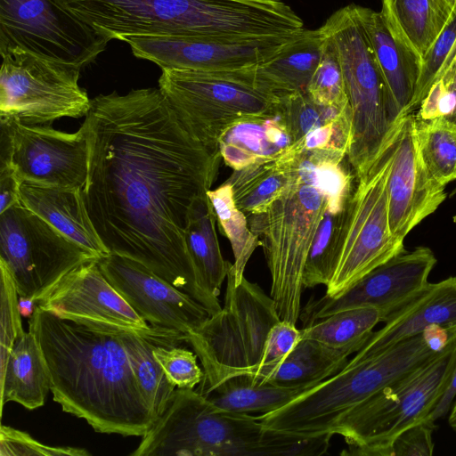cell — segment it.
Segmentation results:
<instances>
[{"mask_svg":"<svg viewBox=\"0 0 456 456\" xmlns=\"http://www.w3.org/2000/svg\"><path fill=\"white\" fill-rule=\"evenodd\" d=\"M334 435L305 436L265 427L256 416L216 407L194 389L177 388L131 456H317Z\"/></svg>","mask_w":456,"mask_h":456,"instance_id":"3","label":"cell"},{"mask_svg":"<svg viewBox=\"0 0 456 456\" xmlns=\"http://www.w3.org/2000/svg\"><path fill=\"white\" fill-rule=\"evenodd\" d=\"M99 259L20 201L0 213V260L20 297L37 305L62 277Z\"/></svg>","mask_w":456,"mask_h":456,"instance_id":"13","label":"cell"},{"mask_svg":"<svg viewBox=\"0 0 456 456\" xmlns=\"http://www.w3.org/2000/svg\"><path fill=\"white\" fill-rule=\"evenodd\" d=\"M436 261L429 248L405 250L370 271L342 295L309 300L299 318L305 327L340 311L369 307L379 311L383 322L428 286Z\"/></svg>","mask_w":456,"mask_h":456,"instance_id":"17","label":"cell"},{"mask_svg":"<svg viewBox=\"0 0 456 456\" xmlns=\"http://www.w3.org/2000/svg\"><path fill=\"white\" fill-rule=\"evenodd\" d=\"M51 391L47 366L34 332L20 336L0 371L1 414L6 403L15 402L28 410L45 404Z\"/></svg>","mask_w":456,"mask_h":456,"instance_id":"27","label":"cell"},{"mask_svg":"<svg viewBox=\"0 0 456 456\" xmlns=\"http://www.w3.org/2000/svg\"><path fill=\"white\" fill-rule=\"evenodd\" d=\"M20 183L11 167H0V213L20 201Z\"/></svg>","mask_w":456,"mask_h":456,"instance_id":"45","label":"cell"},{"mask_svg":"<svg viewBox=\"0 0 456 456\" xmlns=\"http://www.w3.org/2000/svg\"><path fill=\"white\" fill-rule=\"evenodd\" d=\"M302 151L300 144L294 142L276 158L233 170L224 183L232 187L235 204L247 217L265 213L283 194L294 178Z\"/></svg>","mask_w":456,"mask_h":456,"instance_id":"25","label":"cell"},{"mask_svg":"<svg viewBox=\"0 0 456 456\" xmlns=\"http://www.w3.org/2000/svg\"><path fill=\"white\" fill-rule=\"evenodd\" d=\"M456 0H381L393 37L421 61L451 19Z\"/></svg>","mask_w":456,"mask_h":456,"instance_id":"26","label":"cell"},{"mask_svg":"<svg viewBox=\"0 0 456 456\" xmlns=\"http://www.w3.org/2000/svg\"><path fill=\"white\" fill-rule=\"evenodd\" d=\"M82 126L88 173L81 194L110 254L144 265L210 315L220 311L184 240L190 209L215 182L220 153L187 131L159 88L100 94Z\"/></svg>","mask_w":456,"mask_h":456,"instance_id":"1","label":"cell"},{"mask_svg":"<svg viewBox=\"0 0 456 456\" xmlns=\"http://www.w3.org/2000/svg\"><path fill=\"white\" fill-rule=\"evenodd\" d=\"M448 424L456 432V401L452 403L448 417Z\"/></svg>","mask_w":456,"mask_h":456,"instance_id":"47","label":"cell"},{"mask_svg":"<svg viewBox=\"0 0 456 456\" xmlns=\"http://www.w3.org/2000/svg\"><path fill=\"white\" fill-rule=\"evenodd\" d=\"M433 327L382 351L362 347L331 377L275 411L256 416L266 428L315 436L333 430L352 409L417 370L441 350Z\"/></svg>","mask_w":456,"mask_h":456,"instance_id":"4","label":"cell"},{"mask_svg":"<svg viewBox=\"0 0 456 456\" xmlns=\"http://www.w3.org/2000/svg\"><path fill=\"white\" fill-rule=\"evenodd\" d=\"M350 200H338L329 197V204L305 265L302 277L304 289L329 284L335 271L338 249Z\"/></svg>","mask_w":456,"mask_h":456,"instance_id":"34","label":"cell"},{"mask_svg":"<svg viewBox=\"0 0 456 456\" xmlns=\"http://www.w3.org/2000/svg\"><path fill=\"white\" fill-rule=\"evenodd\" d=\"M456 370V338L422 366L348 411L333 430L344 455L392 456L394 439L433 411Z\"/></svg>","mask_w":456,"mask_h":456,"instance_id":"9","label":"cell"},{"mask_svg":"<svg viewBox=\"0 0 456 456\" xmlns=\"http://www.w3.org/2000/svg\"><path fill=\"white\" fill-rule=\"evenodd\" d=\"M109 38L126 37H255L262 25L258 0H62Z\"/></svg>","mask_w":456,"mask_h":456,"instance_id":"5","label":"cell"},{"mask_svg":"<svg viewBox=\"0 0 456 456\" xmlns=\"http://www.w3.org/2000/svg\"><path fill=\"white\" fill-rule=\"evenodd\" d=\"M435 428V423L422 421L405 429L392 442V456H431Z\"/></svg>","mask_w":456,"mask_h":456,"instance_id":"44","label":"cell"},{"mask_svg":"<svg viewBox=\"0 0 456 456\" xmlns=\"http://www.w3.org/2000/svg\"><path fill=\"white\" fill-rule=\"evenodd\" d=\"M349 110L350 105L336 107L319 104L305 91L292 93L282 102V111L294 142Z\"/></svg>","mask_w":456,"mask_h":456,"instance_id":"37","label":"cell"},{"mask_svg":"<svg viewBox=\"0 0 456 456\" xmlns=\"http://www.w3.org/2000/svg\"><path fill=\"white\" fill-rule=\"evenodd\" d=\"M0 54V116L39 125L87 114L91 100L78 85L82 67L20 48Z\"/></svg>","mask_w":456,"mask_h":456,"instance_id":"12","label":"cell"},{"mask_svg":"<svg viewBox=\"0 0 456 456\" xmlns=\"http://www.w3.org/2000/svg\"><path fill=\"white\" fill-rule=\"evenodd\" d=\"M300 338V330L295 323L284 320L278 321L268 335L265 366L252 383H265L271 370L293 350Z\"/></svg>","mask_w":456,"mask_h":456,"instance_id":"43","label":"cell"},{"mask_svg":"<svg viewBox=\"0 0 456 456\" xmlns=\"http://www.w3.org/2000/svg\"><path fill=\"white\" fill-rule=\"evenodd\" d=\"M391 163L387 180L390 229L404 240L446 199L445 187L430 175L421 158L413 112L403 115L390 134Z\"/></svg>","mask_w":456,"mask_h":456,"instance_id":"19","label":"cell"},{"mask_svg":"<svg viewBox=\"0 0 456 456\" xmlns=\"http://www.w3.org/2000/svg\"><path fill=\"white\" fill-rule=\"evenodd\" d=\"M381 322L375 308L362 307L340 311L303 327L301 338L317 341L334 349L357 352L367 341L374 327Z\"/></svg>","mask_w":456,"mask_h":456,"instance_id":"33","label":"cell"},{"mask_svg":"<svg viewBox=\"0 0 456 456\" xmlns=\"http://www.w3.org/2000/svg\"><path fill=\"white\" fill-rule=\"evenodd\" d=\"M152 352L168 381L175 387L193 389L201 382L204 372L194 352L167 345H157Z\"/></svg>","mask_w":456,"mask_h":456,"instance_id":"41","label":"cell"},{"mask_svg":"<svg viewBox=\"0 0 456 456\" xmlns=\"http://www.w3.org/2000/svg\"><path fill=\"white\" fill-rule=\"evenodd\" d=\"M325 36L303 29L272 58L256 66L260 79L281 96L305 91L322 57Z\"/></svg>","mask_w":456,"mask_h":456,"instance_id":"28","label":"cell"},{"mask_svg":"<svg viewBox=\"0 0 456 456\" xmlns=\"http://www.w3.org/2000/svg\"><path fill=\"white\" fill-rule=\"evenodd\" d=\"M98 265L109 282L152 327L187 335L210 315L190 295L138 261L110 253Z\"/></svg>","mask_w":456,"mask_h":456,"instance_id":"20","label":"cell"},{"mask_svg":"<svg viewBox=\"0 0 456 456\" xmlns=\"http://www.w3.org/2000/svg\"><path fill=\"white\" fill-rule=\"evenodd\" d=\"M256 66L236 69H162L159 88L187 131L219 153L223 133L235 122L278 109L281 96L263 82Z\"/></svg>","mask_w":456,"mask_h":456,"instance_id":"7","label":"cell"},{"mask_svg":"<svg viewBox=\"0 0 456 456\" xmlns=\"http://www.w3.org/2000/svg\"><path fill=\"white\" fill-rule=\"evenodd\" d=\"M45 358L53 401L95 432L142 436L155 422L120 333L94 330L36 305L28 322Z\"/></svg>","mask_w":456,"mask_h":456,"instance_id":"2","label":"cell"},{"mask_svg":"<svg viewBox=\"0 0 456 456\" xmlns=\"http://www.w3.org/2000/svg\"><path fill=\"white\" fill-rule=\"evenodd\" d=\"M19 200L97 258L110 254L89 217L80 190L22 182Z\"/></svg>","mask_w":456,"mask_h":456,"instance_id":"23","label":"cell"},{"mask_svg":"<svg viewBox=\"0 0 456 456\" xmlns=\"http://www.w3.org/2000/svg\"><path fill=\"white\" fill-rule=\"evenodd\" d=\"M351 352L334 349L301 338L293 350L269 373L266 383L281 386L317 385L341 370Z\"/></svg>","mask_w":456,"mask_h":456,"instance_id":"31","label":"cell"},{"mask_svg":"<svg viewBox=\"0 0 456 456\" xmlns=\"http://www.w3.org/2000/svg\"><path fill=\"white\" fill-rule=\"evenodd\" d=\"M1 273V362L4 370L15 340L24 333L18 291L6 264L0 260Z\"/></svg>","mask_w":456,"mask_h":456,"instance_id":"40","label":"cell"},{"mask_svg":"<svg viewBox=\"0 0 456 456\" xmlns=\"http://www.w3.org/2000/svg\"><path fill=\"white\" fill-rule=\"evenodd\" d=\"M390 136L369 170L357 178L338 249L334 273L325 295L336 297L376 267L405 251L391 232L387 180Z\"/></svg>","mask_w":456,"mask_h":456,"instance_id":"11","label":"cell"},{"mask_svg":"<svg viewBox=\"0 0 456 456\" xmlns=\"http://www.w3.org/2000/svg\"><path fill=\"white\" fill-rule=\"evenodd\" d=\"M141 393L157 419L167 408L175 391L153 354L157 345L181 346L185 334L145 337L136 333L119 334Z\"/></svg>","mask_w":456,"mask_h":456,"instance_id":"30","label":"cell"},{"mask_svg":"<svg viewBox=\"0 0 456 456\" xmlns=\"http://www.w3.org/2000/svg\"><path fill=\"white\" fill-rule=\"evenodd\" d=\"M305 92L313 101L322 105L336 107L349 105L337 53L327 38L322 57Z\"/></svg>","mask_w":456,"mask_h":456,"instance_id":"38","label":"cell"},{"mask_svg":"<svg viewBox=\"0 0 456 456\" xmlns=\"http://www.w3.org/2000/svg\"><path fill=\"white\" fill-rule=\"evenodd\" d=\"M98 260L71 270L37 305L61 319L106 333L132 332L150 338L183 334L151 326L109 282Z\"/></svg>","mask_w":456,"mask_h":456,"instance_id":"16","label":"cell"},{"mask_svg":"<svg viewBox=\"0 0 456 456\" xmlns=\"http://www.w3.org/2000/svg\"><path fill=\"white\" fill-rule=\"evenodd\" d=\"M216 223V216L206 193L197 198L190 209L184 240L200 286L218 298L230 262L222 256Z\"/></svg>","mask_w":456,"mask_h":456,"instance_id":"29","label":"cell"},{"mask_svg":"<svg viewBox=\"0 0 456 456\" xmlns=\"http://www.w3.org/2000/svg\"><path fill=\"white\" fill-rule=\"evenodd\" d=\"M110 41L62 0H0V52L20 48L83 68Z\"/></svg>","mask_w":456,"mask_h":456,"instance_id":"14","label":"cell"},{"mask_svg":"<svg viewBox=\"0 0 456 456\" xmlns=\"http://www.w3.org/2000/svg\"><path fill=\"white\" fill-rule=\"evenodd\" d=\"M226 280L224 306L185 338L202 366L196 389L201 395L232 378L252 383L265 366L269 332L281 320L273 298L256 283L244 277L235 284L231 263Z\"/></svg>","mask_w":456,"mask_h":456,"instance_id":"6","label":"cell"},{"mask_svg":"<svg viewBox=\"0 0 456 456\" xmlns=\"http://www.w3.org/2000/svg\"><path fill=\"white\" fill-rule=\"evenodd\" d=\"M208 196L213 205L216 222L222 233L229 240L233 256L234 282L245 277L246 265L261 241L250 229L248 218L236 206L230 184L224 183L215 190H208Z\"/></svg>","mask_w":456,"mask_h":456,"instance_id":"35","label":"cell"},{"mask_svg":"<svg viewBox=\"0 0 456 456\" xmlns=\"http://www.w3.org/2000/svg\"><path fill=\"white\" fill-rule=\"evenodd\" d=\"M330 196L295 169L283 194L265 213L247 217L261 241L281 320L297 324L300 317L303 272Z\"/></svg>","mask_w":456,"mask_h":456,"instance_id":"8","label":"cell"},{"mask_svg":"<svg viewBox=\"0 0 456 456\" xmlns=\"http://www.w3.org/2000/svg\"><path fill=\"white\" fill-rule=\"evenodd\" d=\"M0 167H11L21 183L84 188L88 146L83 126L76 133H65L0 116Z\"/></svg>","mask_w":456,"mask_h":456,"instance_id":"15","label":"cell"},{"mask_svg":"<svg viewBox=\"0 0 456 456\" xmlns=\"http://www.w3.org/2000/svg\"><path fill=\"white\" fill-rule=\"evenodd\" d=\"M415 134L421 158L432 177L444 187L456 181V122L444 118H415Z\"/></svg>","mask_w":456,"mask_h":456,"instance_id":"36","label":"cell"},{"mask_svg":"<svg viewBox=\"0 0 456 456\" xmlns=\"http://www.w3.org/2000/svg\"><path fill=\"white\" fill-rule=\"evenodd\" d=\"M454 1V0H453Z\"/></svg>","mask_w":456,"mask_h":456,"instance_id":"48","label":"cell"},{"mask_svg":"<svg viewBox=\"0 0 456 456\" xmlns=\"http://www.w3.org/2000/svg\"><path fill=\"white\" fill-rule=\"evenodd\" d=\"M293 143L281 103L271 112L242 118L229 126L219 139L218 151L224 163L236 170L276 158Z\"/></svg>","mask_w":456,"mask_h":456,"instance_id":"24","label":"cell"},{"mask_svg":"<svg viewBox=\"0 0 456 456\" xmlns=\"http://www.w3.org/2000/svg\"><path fill=\"white\" fill-rule=\"evenodd\" d=\"M456 45V3L448 23L427 52L420 64L415 92L409 113L416 110L427 95Z\"/></svg>","mask_w":456,"mask_h":456,"instance_id":"39","label":"cell"},{"mask_svg":"<svg viewBox=\"0 0 456 456\" xmlns=\"http://www.w3.org/2000/svg\"><path fill=\"white\" fill-rule=\"evenodd\" d=\"M1 456H88L83 448L69 446H49L39 443L29 434L2 425L0 428Z\"/></svg>","mask_w":456,"mask_h":456,"instance_id":"42","label":"cell"},{"mask_svg":"<svg viewBox=\"0 0 456 456\" xmlns=\"http://www.w3.org/2000/svg\"><path fill=\"white\" fill-rule=\"evenodd\" d=\"M456 396V370L450 380V383L440 398L439 402L433 409V411L428 415L424 421L429 423H436V421L445 417L450 411Z\"/></svg>","mask_w":456,"mask_h":456,"instance_id":"46","label":"cell"},{"mask_svg":"<svg viewBox=\"0 0 456 456\" xmlns=\"http://www.w3.org/2000/svg\"><path fill=\"white\" fill-rule=\"evenodd\" d=\"M315 386L253 384L245 378L237 377L225 380L202 395L216 407L225 411L266 413L283 407Z\"/></svg>","mask_w":456,"mask_h":456,"instance_id":"32","label":"cell"},{"mask_svg":"<svg viewBox=\"0 0 456 456\" xmlns=\"http://www.w3.org/2000/svg\"><path fill=\"white\" fill-rule=\"evenodd\" d=\"M299 33V32H298ZM297 33L230 40L204 37H126L133 54L170 69L223 70L258 65Z\"/></svg>","mask_w":456,"mask_h":456,"instance_id":"18","label":"cell"},{"mask_svg":"<svg viewBox=\"0 0 456 456\" xmlns=\"http://www.w3.org/2000/svg\"><path fill=\"white\" fill-rule=\"evenodd\" d=\"M320 28L343 74L352 112L347 160L357 179L381 153L395 124L389 120L385 86L359 5L337 10Z\"/></svg>","mask_w":456,"mask_h":456,"instance_id":"10","label":"cell"},{"mask_svg":"<svg viewBox=\"0 0 456 456\" xmlns=\"http://www.w3.org/2000/svg\"><path fill=\"white\" fill-rule=\"evenodd\" d=\"M385 325L371 333L362 346L376 353L422 333L432 326H456V277L428 286L414 298L388 315Z\"/></svg>","mask_w":456,"mask_h":456,"instance_id":"21","label":"cell"},{"mask_svg":"<svg viewBox=\"0 0 456 456\" xmlns=\"http://www.w3.org/2000/svg\"><path fill=\"white\" fill-rule=\"evenodd\" d=\"M359 8L385 86L389 120L395 124L409 113L420 61L393 37L380 12L360 5Z\"/></svg>","mask_w":456,"mask_h":456,"instance_id":"22","label":"cell"}]
</instances>
